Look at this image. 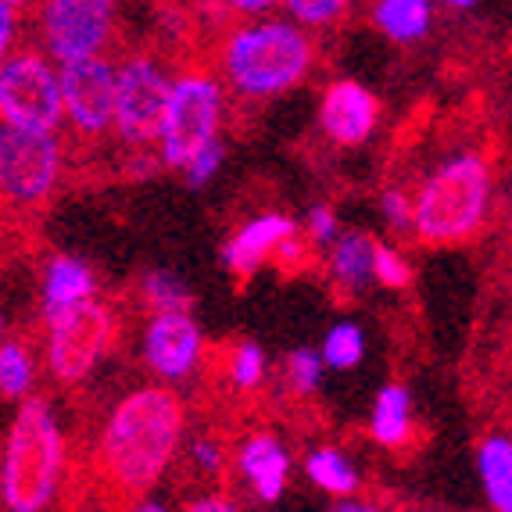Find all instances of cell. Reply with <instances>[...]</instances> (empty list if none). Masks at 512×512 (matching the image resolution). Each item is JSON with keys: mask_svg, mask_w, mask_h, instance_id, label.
I'll return each mask as SVG.
<instances>
[{"mask_svg": "<svg viewBox=\"0 0 512 512\" xmlns=\"http://www.w3.org/2000/svg\"><path fill=\"white\" fill-rule=\"evenodd\" d=\"M61 90L47 54L36 47H18L0 61V122L29 129H58Z\"/></svg>", "mask_w": 512, "mask_h": 512, "instance_id": "cell-8", "label": "cell"}, {"mask_svg": "<svg viewBox=\"0 0 512 512\" xmlns=\"http://www.w3.org/2000/svg\"><path fill=\"white\" fill-rule=\"evenodd\" d=\"M373 22L394 43H412L430 29V0H376Z\"/></svg>", "mask_w": 512, "mask_h": 512, "instance_id": "cell-17", "label": "cell"}, {"mask_svg": "<svg viewBox=\"0 0 512 512\" xmlns=\"http://www.w3.org/2000/svg\"><path fill=\"white\" fill-rule=\"evenodd\" d=\"M333 233H337V215H333V208H312L305 237L312 240L316 248H323V244H330L333 240Z\"/></svg>", "mask_w": 512, "mask_h": 512, "instance_id": "cell-31", "label": "cell"}, {"mask_svg": "<svg viewBox=\"0 0 512 512\" xmlns=\"http://www.w3.org/2000/svg\"><path fill=\"white\" fill-rule=\"evenodd\" d=\"M491 201V165L484 154H459L427 180L412 208L423 248H455L477 237Z\"/></svg>", "mask_w": 512, "mask_h": 512, "instance_id": "cell-3", "label": "cell"}, {"mask_svg": "<svg viewBox=\"0 0 512 512\" xmlns=\"http://www.w3.org/2000/svg\"><path fill=\"white\" fill-rule=\"evenodd\" d=\"M11 40H15V15H11L8 4H0V61H4Z\"/></svg>", "mask_w": 512, "mask_h": 512, "instance_id": "cell-34", "label": "cell"}, {"mask_svg": "<svg viewBox=\"0 0 512 512\" xmlns=\"http://www.w3.org/2000/svg\"><path fill=\"white\" fill-rule=\"evenodd\" d=\"M0 333H4V316H0Z\"/></svg>", "mask_w": 512, "mask_h": 512, "instance_id": "cell-38", "label": "cell"}, {"mask_svg": "<svg viewBox=\"0 0 512 512\" xmlns=\"http://www.w3.org/2000/svg\"><path fill=\"white\" fill-rule=\"evenodd\" d=\"M219 162H222L219 140H212L208 147H201V151H197L194 158L187 162V180H190V187H205V183L215 176V169H219Z\"/></svg>", "mask_w": 512, "mask_h": 512, "instance_id": "cell-29", "label": "cell"}, {"mask_svg": "<svg viewBox=\"0 0 512 512\" xmlns=\"http://www.w3.org/2000/svg\"><path fill=\"white\" fill-rule=\"evenodd\" d=\"M240 470L251 480L255 495L262 502H276L283 495V484H287V470H291V459L280 448V441L269 434H255L244 448H240Z\"/></svg>", "mask_w": 512, "mask_h": 512, "instance_id": "cell-15", "label": "cell"}, {"mask_svg": "<svg viewBox=\"0 0 512 512\" xmlns=\"http://www.w3.org/2000/svg\"><path fill=\"white\" fill-rule=\"evenodd\" d=\"M362 351H366V341H362V330L351 323L333 326L326 333V344H323V359L337 369H351L362 362Z\"/></svg>", "mask_w": 512, "mask_h": 512, "instance_id": "cell-24", "label": "cell"}, {"mask_svg": "<svg viewBox=\"0 0 512 512\" xmlns=\"http://www.w3.org/2000/svg\"><path fill=\"white\" fill-rule=\"evenodd\" d=\"M312 58L316 47L298 26L265 22V26L233 29L219 47V83L230 86L233 97L244 101H269L305 83Z\"/></svg>", "mask_w": 512, "mask_h": 512, "instance_id": "cell-2", "label": "cell"}, {"mask_svg": "<svg viewBox=\"0 0 512 512\" xmlns=\"http://www.w3.org/2000/svg\"><path fill=\"white\" fill-rule=\"evenodd\" d=\"M61 111H69V122L83 144H94L111 129L115 111V69L108 54H86L65 61L58 76Z\"/></svg>", "mask_w": 512, "mask_h": 512, "instance_id": "cell-10", "label": "cell"}, {"mask_svg": "<svg viewBox=\"0 0 512 512\" xmlns=\"http://www.w3.org/2000/svg\"><path fill=\"white\" fill-rule=\"evenodd\" d=\"M51 333H47V362H51L54 380L61 384H79L94 373V366L104 359V351L115 344V312L94 298L72 301L47 316Z\"/></svg>", "mask_w": 512, "mask_h": 512, "instance_id": "cell-7", "label": "cell"}, {"mask_svg": "<svg viewBox=\"0 0 512 512\" xmlns=\"http://www.w3.org/2000/svg\"><path fill=\"white\" fill-rule=\"evenodd\" d=\"M291 230H294V222L287 219V215H262V219L248 222V226L230 240V248H226L230 273L240 276V280H248L255 269H262V265L269 262L273 248Z\"/></svg>", "mask_w": 512, "mask_h": 512, "instance_id": "cell-14", "label": "cell"}, {"mask_svg": "<svg viewBox=\"0 0 512 512\" xmlns=\"http://www.w3.org/2000/svg\"><path fill=\"white\" fill-rule=\"evenodd\" d=\"M61 176V144L54 129L0 122V205L36 212Z\"/></svg>", "mask_w": 512, "mask_h": 512, "instance_id": "cell-6", "label": "cell"}, {"mask_svg": "<svg viewBox=\"0 0 512 512\" xmlns=\"http://www.w3.org/2000/svg\"><path fill=\"white\" fill-rule=\"evenodd\" d=\"M230 380L240 387V391H255L265 380V359L255 344H240L230 355Z\"/></svg>", "mask_w": 512, "mask_h": 512, "instance_id": "cell-26", "label": "cell"}, {"mask_svg": "<svg viewBox=\"0 0 512 512\" xmlns=\"http://www.w3.org/2000/svg\"><path fill=\"white\" fill-rule=\"evenodd\" d=\"M65 473V437H61L47 398H29L18 409L8 434L0 491L15 512H36L51 505Z\"/></svg>", "mask_w": 512, "mask_h": 512, "instance_id": "cell-4", "label": "cell"}, {"mask_svg": "<svg viewBox=\"0 0 512 512\" xmlns=\"http://www.w3.org/2000/svg\"><path fill=\"white\" fill-rule=\"evenodd\" d=\"M384 212H387V219H391V226H398V230H409L412 205H409V194H405V190H387V194H384Z\"/></svg>", "mask_w": 512, "mask_h": 512, "instance_id": "cell-32", "label": "cell"}, {"mask_svg": "<svg viewBox=\"0 0 512 512\" xmlns=\"http://www.w3.org/2000/svg\"><path fill=\"white\" fill-rule=\"evenodd\" d=\"M147 366L165 380H183L201 359V330L190 312H154L147 326Z\"/></svg>", "mask_w": 512, "mask_h": 512, "instance_id": "cell-12", "label": "cell"}, {"mask_svg": "<svg viewBox=\"0 0 512 512\" xmlns=\"http://www.w3.org/2000/svg\"><path fill=\"white\" fill-rule=\"evenodd\" d=\"M280 0H226V8L233 15H262V11H273Z\"/></svg>", "mask_w": 512, "mask_h": 512, "instance_id": "cell-33", "label": "cell"}, {"mask_svg": "<svg viewBox=\"0 0 512 512\" xmlns=\"http://www.w3.org/2000/svg\"><path fill=\"white\" fill-rule=\"evenodd\" d=\"M40 26L47 51L61 65L101 54L115 36V0H47Z\"/></svg>", "mask_w": 512, "mask_h": 512, "instance_id": "cell-11", "label": "cell"}, {"mask_svg": "<svg viewBox=\"0 0 512 512\" xmlns=\"http://www.w3.org/2000/svg\"><path fill=\"white\" fill-rule=\"evenodd\" d=\"M373 273H376V280L384 283V287H391V291H405L412 283V265L394 248H384V244H376V240H373Z\"/></svg>", "mask_w": 512, "mask_h": 512, "instance_id": "cell-25", "label": "cell"}, {"mask_svg": "<svg viewBox=\"0 0 512 512\" xmlns=\"http://www.w3.org/2000/svg\"><path fill=\"white\" fill-rule=\"evenodd\" d=\"M187 509H194V512H230V509H237V505H233L230 498H201V502H190Z\"/></svg>", "mask_w": 512, "mask_h": 512, "instance_id": "cell-35", "label": "cell"}, {"mask_svg": "<svg viewBox=\"0 0 512 512\" xmlns=\"http://www.w3.org/2000/svg\"><path fill=\"white\" fill-rule=\"evenodd\" d=\"M183 430H187V405L176 391L140 387L126 394L111 409L90 459L94 495L104 505L137 509L172 466Z\"/></svg>", "mask_w": 512, "mask_h": 512, "instance_id": "cell-1", "label": "cell"}, {"mask_svg": "<svg viewBox=\"0 0 512 512\" xmlns=\"http://www.w3.org/2000/svg\"><path fill=\"white\" fill-rule=\"evenodd\" d=\"M409 405H412V398L405 387L391 384L380 391L376 409H373V427H369L376 441L387 444V448H402V444L409 441V430H412Z\"/></svg>", "mask_w": 512, "mask_h": 512, "instance_id": "cell-19", "label": "cell"}, {"mask_svg": "<svg viewBox=\"0 0 512 512\" xmlns=\"http://www.w3.org/2000/svg\"><path fill=\"white\" fill-rule=\"evenodd\" d=\"M376 119H380V101L362 83L341 79V83L326 86L319 122H323V133L333 144L359 147L373 133Z\"/></svg>", "mask_w": 512, "mask_h": 512, "instance_id": "cell-13", "label": "cell"}, {"mask_svg": "<svg viewBox=\"0 0 512 512\" xmlns=\"http://www.w3.org/2000/svg\"><path fill=\"white\" fill-rule=\"evenodd\" d=\"M333 280H337V294H359L362 283L373 273V237L369 233H348V237L333 248L330 258Z\"/></svg>", "mask_w": 512, "mask_h": 512, "instance_id": "cell-18", "label": "cell"}, {"mask_svg": "<svg viewBox=\"0 0 512 512\" xmlns=\"http://www.w3.org/2000/svg\"><path fill=\"white\" fill-rule=\"evenodd\" d=\"M94 273L86 269L76 258H54L51 269H47V287H43V312L54 316L58 308L72 305V301L94 298Z\"/></svg>", "mask_w": 512, "mask_h": 512, "instance_id": "cell-16", "label": "cell"}, {"mask_svg": "<svg viewBox=\"0 0 512 512\" xmlns=\"http://www.w3.org/2000/svg\"><path fill=\"white\" fill-rule=\"evenodd\" d=\"M319 376H323V355H319V351L301 348V351H294L291 359H287V380H291V387L298 394L316 391Z\"/></svg>", "mask_w": 512, "mask_h": 512, "instance_id": "cell-28", "label": "cell"}, {"mask_svg": "<svg viewBox=\"0 0 512 512\" xmlns=\"http://www.w3.org/2000/svg\"><path fill=\"white\" fill-rule=\"evenodd\" d=\"M0 4H8V8L15 11V8H22V4H29V0H0Z\"/></svg>", "mask_w": 512, "mask_h": 512, "instance_id": "cell-37", "label": "cell"}, {"mask_svg": "<svg viewBox=\"0 0 512 512\" xmlns=\"http://www.w3.org/2000/svg\"><path fill=\"white\" fill-rule=\"evenodd\" d=\"M144 301L151 312H187L194 298L172 273H151L144 280Z\"/></svg>", "mask_w": 512, "mask_h": 512, "instance_id": "cell-23", "label": "cell"}, {"mask_svg": "<svg viewBox=\"0 0 512 512\" xmlns=\"http://www.w3.org/2000/svg\"><path fill=\"white\" fill-rule=\"evenodd\" d=\"M33 384V355L22 341L0 344V394L22 398Z\"/></svg>", "mask_w": 512, "mask_h": 512, "instance_id": "cell-22", "label": "cell"}, {"mask_svg": "<svg viewBox=\"0 0 512 512\" xmlns=\"http://www.w3.org/2000/svg\"><path fill=\"white\" fill-rule=\"evenodd\" d=\"M194 462H197V470L219 477V473L226 470V455H222L219 437H201V441L194 444Z\"/></svg>", "mask_w": 512, "mask_h": 512, "instance_id": "cell-30", "label": "cell"}, {"mask_svg": "<svg viewBox=\"0 0 512 512\" xmlns=\"http://www.w3.org/2000/svg\"><path fill=\"white\" fill-rule=\"evenodd\" d=\"M480 477H484L487 498L502 512L512 509V444L505 437H491L480 448Z\"/></svg>", "mask_w": 512, "mask_h": 512, "instance_id": "cell-20", "label": "cell"}, {"mask_svg": "<svg viewBox=\"0 0 512 512\" xmlns=\"http://www.w3.org/2000/svg\"><path fill=\"white\" fill-rule=\"evenodd\" d=\"M169 79L151 54H129L115 76V111L111 129L126 147H151L162 129Z\"/></svg>", "mask_w": 512, "mask_h": 512, "instance_id": "cell-9", "label": "cell"}, {"mask_svg": "<svg viewBox=\"0 0 512 512\" xmlns=\"http://www.w3.org/2000/svg\"><path fill=\"white\" fill-rule=\"evenodd\" d=\"M222 122V83L208 69H187L176 83H169L162 129V158L169 169H187L201 147H208Z\"/></svg>", "mask_w": 512, "mask_h": 512, "instance_id": "cell-5", "label": "cell"}, {"mask_svg": "<svg viewBox=\"0 0 512 512\" xmlns=\"http://www.w3.org/2000/svg\"><path fill=\"white\" fill-rule=\"evenodd\" d=\"M351 0H287V8L294 11L301 26H312V29H326L333 26L337 18L348 11Z\"/></svg>", "mask_w": 512, "mask_h": 512, "instance_id": "cell-27", "label": "cell"}, {"mask_svg": "<svg viewBox=\"0 0 512 512\" xmlns=\"http://www.w3.org/2000/svg\"><path fill=\"white\" fill-rule=\"evenodd\" d=\"M308 477L330 495H355V487H359V473L351 470L344 455L330 452V448H323V452L308 459Z\"/></svg>", "mask_w": 512, "mask_h": 512, "instance_id": "cell-21", "label": "cell"}, {"mask_svg": "<svg viewBox=\"0 0 512 512\" xmlns=\"http://www.w3.org/2000/svg\"><path fill=\"white\" fill-rule=\"evenodd\" d=\"M444 4H452V8H470L473 0H444Z\"/></svg>", "mask_w": 512, "mask_h": 512, "instance_id": "cell-36", "label": "cell"}]
</instances>
